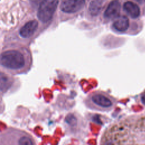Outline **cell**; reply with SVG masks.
<instances>
[{
  "mask_svg": "<svg viewBox=\"0 0 145 145\" xmlns=\"http://www.w3.org/2000/svg\"><path fill=\"white\" fill-rule=\"evenodd\" d=\"M121 5L118 1H112L106 5L103 12L102 20L105 23L113 20L120 15Z\"/></svg>",
  "mask_w": 145,
  "mask_h": 145,
  "instance_id": "obj_7",
  "label": "cell"
},
{
  "mask_svg": "<svg viewBox=\"0 0 145 145\" xmlns=\"http://www.w3.org/2000/svg\"><path fill=\"white\" fill-rule=\"evenodd\" d=\"M122 7L123 11L133 19L137 18L140 15V10L139 6L132 1L125 2Z\"/></svg>",
  "mask_w": 145,
  "mask_h": 145,
  "instance_id": "obj_10",
  "label": "cell"
},
{
  "mask_svg": "<svg viewBox=\"0 0 145 145\" xmlns=\"http://www.w3.org/2000/svg\"><path fill=\"white\" fill-rule=\"evenodd\" d=\"M129 27V19L125 15H120L115 18L110 25L111 29L116 32H126Z\"/></svg>",
  "mask_w": 145,
  "mask_h": 145,
  "instance_id": "obj_9",
  "label": "cell"
},
{
  "mask_svg": "<svg viewBox=\"0 0 145 145\" xmlns=\"http://www.w3.org/2000/svg\"><path fill=\"white\" fill-rule=\"evenodd\" d=\"M41 28L40 23L33 16L25 18L14 31V42L23 45L27 44V41H31L36 36Z\"/></svg>",
  "mask_w": 145,
  "mask_h": 145,
  "instance_id": "obj_3",
  "label": "cell"
},
{
  "mask_svg": "<svg viewBox=\"0 0 145 145\" xmlns=\"http://www.w3.org/2000/svg\"><path fill=\"white\" fill-rule=\"evenodd\" d=\"M0 145H36V142L25 131L10 127L1 132Z\"/></svg>",
  "mask_w": 145,
  "mask_h": 145,
  "instance_id": "obj_4",
  "label": "cell"
},
{
  "mask_svg": "<svg viewBox=\"0 0 145 145\" xmlns=\"http://www.w3.org/2000/svg\"><path fill=\"white\" fill-rule=\"evenodd\" d=\"M32 65L29 49L19 43L11 42L4 46L1 52V69L6 74L17 75L28 72Z\"/></svg>",
  "mask_w": 145,
  "mask_h": 145,
  "instance_id": "obj_1",
  "label": "cell"
},
{
  "mask_svg": "<svg viewBox=\"0 0 145 145\" xmlns=\"http://www.w3.org/2000/svg\"><path fill=\"white\" fill-rule=\"evenodd\" d=\"M83 103L89 109L106 112L113 108L116 101L114 98L106 92L96 90L90 92L84 98Z\"/></svg>",
  "mask_w": 145,
  "mask_h": 145,
  "instance_id": "obj_2",
  "label": "cell"
},
{
  "mask_svg": "<svg viewBox=\"0 0 145 145\" xmlns=\"http://www.w3.org/2000/svg\"><path fill=\"white\" fill-rule=\"evenodd\" d=\"M59 2L60 1L56 0L39 1L36 15L42 27L48 25L52 22Z\"/></svg>",
  "mask_w": 145,
  "mask_h": 145,
  "instance_id": "obj_5",
  "label": "cell"
},
{
  "mask_svg": "<svg viewBox=\"0 0 145 145\" xmlns=\"http://www.w3.org/2000/svg\"><path fill=\"white\" fill-rule=\"evenodd\" d=\"M86 1L77 0L61 1L59 4L60 18L62 20L72 18L80 13L86 6Z\"/></svg>",
  "mask_w": 145,
  "mask_h": 145,
  "instance_id": "obj_6",
  "label": "cell"
},
{
  "mask_svg": "<svg viewBox=\"0 0 145 145\" xmlns=\"http://www.w3.org/2000/svg\"><path fill=\"white\" fill-rule=\"evenodd\" d=\"M87 5V14L89 18H96L102 14L105 6L106 1L93 0L88 1Z\"/></svg>",
  "mask_w": 145,
  "mask_h": 145,
  "instance_id": "obj_8",
  "label": "cell"
}]
</instances>
